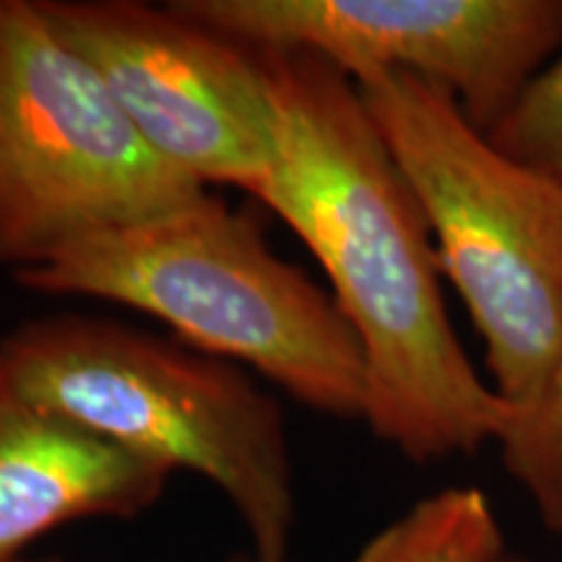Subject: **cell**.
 I'll return each instance as SVG.
<instances>
[{"instance_id":"30bf717a","label":"cell","mask_w":562,"mask_h":562,"mask_svg":"<svg viewBox=\"0 0 562 562\" xmlns=\"http://www.w3.org/2000/svg\"><path fill=\"white\" fill-rule=\"evenodd\" d=\"M505 472L529 497L544 529L562 533V362L497 440Z\"/></svg>"},{"instance_id":"3957f363","label":"cell","mask_w":562,"mask_h":562,"mask_svg":"<svg viewBox=\"0 0 562 562\" xmlns=\"http://www.w3.org/2000/svg\"><path fill=\"white\" fill-rule=\"evenodd\" d=\"M0 372L45 406L167 472L214 484L256 562H286L294 472L284 412L237 364L97 315L24 321L0 339Z\"/></svg>"},{"instance_id":"9c48e42d","label":"cell","mask_w":562,"mask_h":562,"mask_svg":"<svg viewBox=\"0 0 562 562\" xmlns=\"http://www.w3.org/2000/svg\"><path fill=\"white\" fill-rule=\"evenodd\" d=\"M505 552L487 495L446 487L378 531L351 562H501Z\"/></svg>"},{"instance_id":"5b68a950","label":"cell","mask_w":562,"mask_h":562,"mask_svg":"<svg viewBox=\"0 0 562 562\" xmlns=\"http://www.w3.org/2000/svg\"><path fill=\"white\" fill-rule=\"evenodd\" d=\"M201 193L146 146L42 0H0V269L16 277Z\"/></svg>"},{"instance_id":"8fae6325","label":"cell","mask_w":562,"mask_h":562,"mask_svg":"<svg viewBox=\"0 0 562 562\" xmlns=\"http://www.w3.org/2000/svg\"><path fill=\"white\" fill-rule=\"evenodd\" d=\"M487 136L508 157L562 182V50Z\"/></svg>"},{"instance_id":"277c9868","label":"cell","mask_w":562,"mask_h":562,"mask_svg":"<svg viewBox=\"0 0 562 562\" xmlns=\"http://www.w3.org/2000/svg\"><path fill=\"white\" fill-rule=\"evenodd\" d=\"M355 83L482 336L490 385L521 409L562 362V182L497 149L442 87Z\"/></svg>"},{"instance_id":"52a82bcc","label":"cell","mask_w":562,"mask_h":562,"mask_svg":"<svg viewBox=\"0 0 562 562\" xmlns=\"http://www.w3.org/2000/svg\"><path fill=\"white\" fill-rule=\"evenodd\" d=\"M154 154L206 188L256 195L277 161V108L252 47L172 3L42 0Z\"/></svg>"},{"instance_id":"8992f818","label":"cell","mask_w":562,"mask_h":562,"mask_svg":"<svg viewBox=\"0 0 562 562\" xmlns=\"http://www.w3.org/2000/svg\"><path fill=\"white\" fill-rule=\"evenodd\" d=\"M209 30L302 50L351 81L412 74L451 91L480 131L562 50V0H172Z\"/></svg>"},{"instance_id":"7a4b0ae2","label":"cell","mask_w":562,"mask_h":562,"mask_svg":"<svg viewBox=\"0 0 562 562\" xmlns=\"http://www.w3.org/2000/svg\"><path fill=\"white\" fill-rule=\"evenodd\" d=\"M157 318L216 360L245 364L307 409L362 419L364 357L331 292L271 250L261 227L209 191L112 227L13 277Z\"/></svg>"},{"instance_id":"6da1fadb","label":"cell","mask_w":562,"mask_h":562,"mask_svg":"<svg viewBox=\"0 0 562 562\" xmlns=\"http://www.w3.org/2000/svg\"><path fill=\"white\" fill-rule=\"evenodd\" d=\"M252 50L277 108V161L252 199L331 281L364 357L362 419L414 463L497 446L518 406L461 347L425 211L357 83L313 53Z\"/></svg>"},{"instance_id":"4fadbf2b","label":"cell","mask_w":562,"mask_h":562,"mask_svg":"<svg viewBox=\"0 0 562 562\" xmlns=\"http://www.w3.org/2000/svg\"><path fill=\"white\" fill-rule=\"evenodd\" d=\"M5 562H60V560H58V558H30V554H24V558L5 560Z\"/></svg>"},{"instance_id":"ba28073f","label":"cell","mask_w":562,"mask_h":562,"mask_svg":"<svg viewBox=\"0 0 562 562\" xmlns=\"http://www.w3.org/2000/svg\"><path fill=\"white\" fill-rule=\"evenodd\" d=\"M170 472L45 406L0 372V562L87 518H136L159 503Z\"/></svg>"},{"instance_id":"7c38bea8","label":"cell","mask_w":562,"mask_h":562,"mask_svg":"<svg viewBox=\"0 0 562 562\" xmlns=\"http://www.w3.org/2000/svg\"><path fill=\"white\" fill-rule=\"evenodd\" d=\"M501 562H533L531 558H526V554H518V552H505V558Z\"/></svg>"}]
</instances>
